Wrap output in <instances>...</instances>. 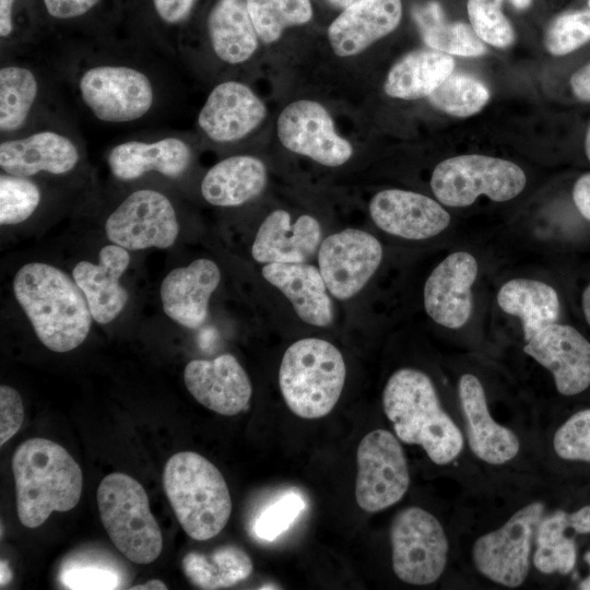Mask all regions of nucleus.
<instances>
[{"instance_id": "obj_1", "label": "nucleus", "mask_w": 590, "mask_h": 590, "mask_svg": "<svg viewBox=\"0 0 590 590\" xmlns=\"http://www.w3.org/2000/svg\"><path fill=\"white\" fill-rule=\"evenodd\" d=\"M143 57L131 47H70L54 68L92 117L128 125L150 117L162 103V78Z\"/></svg>"}, {"instance_id": "obj_2", "label": "nucleus", "mask_w": 590, "mask_h": 590, "mask_svg": "<svg viewBox=\"0 0 590 590\" xmlns=\"http://www.w3.org/2000/svg\"><path fill=\"white\" fill-rule=\"evenodd\" d=\"M12 285L20 307L47 349L64 353L84 342L92 315L73 278L51 264L30 262L17 270Z\"/></svg>"}, {"instance_id": "obj_3", "label": "nucleus", "mask_w": 590, "mask_h": 590, "mask_svg": "<svg viewBox=\"0 0 590 590\" xmlns=\"http://www.w3.org/2000/svg\"><path fill=\"white\" fill-rule=\"evenodd\" d=\"M382 408L397 437L421 446L434 463L448 464L462 451L463 436L425 373L414 368L394 371L385 386Z\"/></svg>"}, {"instance_id": "obj_4", "label": "nucleus", "mask_w": 590, "mask_h": 590, "mask_svg": "<svg viewBox=\"0 0 590 590\" xmlns=\"http://www.w3.org/2000/svg\"><path fill=\"white\" fill-rule=\"evenodd\" d=\"M16 510L27 528L43 524L52 511L73 509L82 494L83 475L71 455L46 438L21 444L12 458Z\"/></svg>"}, {"instance_id": "obj_5", "label": "nucleus", "mask_w": 590, "mask_h": 590, "mask_svg": "<svg viewBox=\"0 0 590 590\" xmlns=\"http://www.w3.org/2000/svg\"><path fill=\"white\" fill-rule=\"evenodd\" d=\"M163 486L177 521L193 540L217 535L232 512L231 494L220 470L200 453L172 456L163 472Z\"/></svg>"}, {"instance_id": "obj_6", "label": "nucleus", "mask_w": 590, "mask_h": 590, "mask_svg": "<svg viewBox=\"0 0 590 590\" xmlns=\"http://www.w3.org/2000/svg\"><path fill=\"white\" fill-rule=\"evenodd\" d=\"M346 366L340 350L319 338H305L283 354L279 386L288 409L306 420L329 414L342 393Z\"/></svg>"}, {"instance_id": "obj_7", "label": "nucleus", "mask_w": 590, "mask_h": 590, "mask_svg": "<svg viewBox=\"0 0 590 590\" xmlns=\"http://www.w3.org/2000/svg\"><path fill=\"white\" fill-rule=\"evenodd\" d=\"M97 506L108 536L128 559L150 564L160 556L162 532L135 479L120 472L106 475L98 485Z\"/></svg>"}, {"instance_id": "obj_8", "label": "nucleus", "mask_w": 590, "mask_h": 590, "mask_svg": "<svg viewBox=\"0 0 590 590\" xmlns=\"http://www.w3.org/2000/svg\"><path fill=\"white\" fill-rule=\"evenodd\" d=\"M28 48L1 50V139L24 133L63 116L55 98L54 75L28 57Z\"/></svg>"}, {"instance_id": "obj_9", "label": "nucleus", "mask_w": 590, "mask_h": 590, "mask_svg": "<svg viewBox=\"0 0 590 590\" xmlns=\"http://www.w3.org/2000/svg\"><path fill=\"white\" fill-rule=\"evenodd\" d=\"M526 174L515 163L492 156L468 154L440 162L430 178L435 197L448 206H468L481 194L503 202L517 197Z\"/></svg>"}, {"instance_id": "obj_10", "label": "nucleus", "mask_w": 590, "mask_h": 590, "mask_svg": "<svg viewBox=\"0 0 590 590\" xmlns=\"http://www.w3.org/2000/svg\"><path fill=\"white\" fill-rule=\"evenodd\" d=\"M80 134L62 116L0 141L1 172L36 177L73 173L82 162Z\"/></svg>"}, {"instance_id": "obj_11", "label": "nucleus", "mask_w": 590, "mask_h": 590, "mask_svg": "<svg viewBox=\"0 0 590 590\" xmlns=\"http://www.w3.org/2000/svg\"><path fill=\"white\" fill-rule=\"evenodd\" d=\"M392 568L405 583L425 586L444 573L448 539L438 519L421 507H408L390 527Z\"/></svg>"}, {"instance_id": "obj_12", "label": "nucleus", "mask_w": 590, "mask_h": 590, "mask_svg": "<svg viewBox=\"0 0 590 590\" xmlns=\"http://www.w3.org/2000/svg\"><path fill=\"white\" fill-rule=\"evenodd\" d=\"M105 233L110 243L127 250L165 249L175 244L179 234L177 211L162 190L138 188L109 213Z\"/></svg>"}, {"instance_id": "obj_13", "label": "nucleus", "mask_w": 590, "mask_h": 590, "mask_svg": "<svg viewBox=\"0 0 590 590\" xmlns=\"http://www.w3.org/2000/svg\"><path fill=\"white\" fill-rule=\"evenodd\" d=\"M543 512L542 503H531L497 530L481 535L472 548L476 569L502 586L522 585L529 573L532 540Z\"/></svg>"}, {"instance_id": "obj_14", "label": "nucleus", "mask_w": 590, "mask_h": 590, "mask_svg": "<svg viewBox=\"0 0 590 590\" xmlns=\"http://www.w3.org/2000/svg\"><path fill=\"white\" fill-rule=\"evenodd\" d=\"M355 498L367 512L397 504L410 485L408 460L398 438L386 429L369 432L356 451Z\"/></svg>"}, {"instance_id": "obj_15", "label": "nucleus", "mask_w": 590, "mask_h": 590, "mask_svg": "<svg viewBox=\"0 0 590 590\" xmlns=\"http://www.w3.org/2000/svg\"><path fill=\"white\" fill-rule=\"evenodd\" d=\"M192 161L191 143L172 131L130 137L115 143L106 154L111 175L125 182L151 174L176 180L189 170Z\"/></svg>"}, {"instance_id": "obj_16", "label": "nucleus", "mask_w": 590, "mask_h": 590, "mask_svg": "<svg viewBox=\"0 0 590 590\" xmlns=\"http://www.w3.org/2000/svg\"><path fill=\"white\" fill-rule=\"evenodd\" d=\"M382 246L368 232L346 228L326 237L318 266L329 293L341 300L355 296L382 261Z\"/></svg>"}, {"instance_id": "obj_17", "label": "nucleus", "mask_w": 590, "mask_h": 590, "mask_svg": "<svg viewBox=\"0 0 590 590\" xmlns=\"http://www.w3.org/2000/svg\"><path fill=\"white\" fill-rule=\"evenodd\" d=\"M276 132L288 151L324 166H341L353 155L352 144L338 134L332 117L316 101L288 104L278 118Z\"/></svg>"}, {"instance_id": "obj_18", "label": "nucleus", "mask_w": 590, "mask_h": 590, "mask_svg": "<svg viewBox=\"0 0 590 590\" xmlns=\"http://www.w3.org/2000/svg\"><path fill=\"white\" fill-rule=\"evenodd\" d=\"M266 116L264 103L247 84L226 80L210 92L198 114L197 125L209 141L231 144L252 133Z\"/></svg>"}, {"instance_id": "obj_19", "label": "nucleus", "mask_w": 590, "mask_h": 590, "mask_svg": "<svg viewBox=\"0 0 590 590\" xmlns=\"http://www.w3.org/2000/svg\"><path fill=\"white\" fill-rule=\"evenodd\" d=\"M523 352L553 374L559 393L574 396L590 386V343L574 327L551 323L527 341Z\"/></svg>"}, {"instance_id": "obj_20", "label": "nucleus", "mask_w": 590, "mask_h": 590, "mask_svg": "<svg viewBox=\"0 0 590 590\" xmlns=\"http://www.w3.org/2000/svg\"><path fill=\"white\" fill-rule=\"evenodd\" d=\"M477 271L476 259L467 251L452 252L435 267L424 285V308L436 323L459 329L468 322Z\"/></svg>"}, {"instance_id": "obj_21", "label": "nucleus", "mask_w": 590, "mask_h": 590, "mask_svg": "<svg viewBox=\"0 0 590 590\" xmlns=\"http://www.w3.org/2000/svg\"><path fill=\"white\" fill-rule=\"evenodd\" d=\"M184 381L197 402L225 416L245 410L252 394L246 370L232 354L190 361L185 367Z\"/></svg>"}, {"instance_id": "obj_22", "label": "nucleus", "mask_w": 590, "mask_h": 590, "mask_svg": "<svg viewBox=\"0 0 590 590\" xmlns=\"http://www.w3.org/2000/svg\"><path fill=\"white\" fill-rule=\"evenodd\" d=\"M369 214L384 232L410 240L437 236L450 223V214L434 199L402 189L377 192L369 201Z\"/></svg>"}, {"instance_id": "obj_23", "label": "nucleus", "mask_w": 590, "mask_h": 590, "mask_svg": "<svg viewBox=\"0 0 590 590\" xmlns=\"http://www.w3.org/2000/svg\"><path fill=\"white\" fill-rule=\"evenodd\" d=\"M220 281V268L205 258L172 270L160 288L164 312L185 328H200L208 319L210 297Z\"/></svg>"}, {"instance_id": "obj_24", "label": "nucleus", "mask_w": 590, "mask_h": 590, "mask_svg": "<svg viewBox=\"0 0 590 590\" xmlns=\"http://www.w3.org/2000/svg\"><path fill=\"white\" fill-rule=\"evenodd\" d=\"M130 263L129 250L109 244L98 252V262H78L72 278L87 302L92 318L101 324L113 321L128 302V292L119 283Z\"/></svg>"}, {"instance_id": "obj_25", "label": "nucleus", "mask_w": 590, "mask_h": 590, "mask_svg": "<svg viewBox=\"0 0 590 590\" xmlns=\"http://www.w3.org/2000/svg\"><path fill=\"white\" fill-rule=\"evenodd\" d=\"M321 225L303 214L292 223L282 209L272 211L260 224L251 246V256L259 263H299L308 260L320 246Z\"/></svg>"}, {"instance_id": "obj_26", "label": "nucleus", "mask_w": 590, "mask_h": 590, "mask_svg": "<svg viewBox=\"0 0 590 590\" xmlns=\"http://www.w3.org/2000/svg\"><path fill=\"white\" fill-rule=\"evenodd\" d=\"M458 393L472 452L491 464H503L514 459L520 449L519 439L511 429L491 416L479 378L472 374L462 375Z\"/></svg>"}, {"instance_id": "obj_27", "label": "nucleus", "mask_w": 590, "mask_h": 590, "mask_svg": "<svg viewBox=\"0 0 590 590\" xmlns=\"http://www.w3.org/2000/svg\"><path fill=\"white\" fill-rule=\"evenodd\" d=\"M402 16L401 0H358L330 24L328 38L339 57L358 55L391 33Z\"/></svg>"}, {"instance_id": "obj_28", "label": "nucleus", "mask_w": 590, "mask_h": 590, "mask_svg": "<svg viewBox=\"0 0 590 590\" xmlns=\"http://www.w3.org/2000/svg\"><path fill=\"white\" fill-rule=\"evenodd\" d=\"M262 276L280 290L302 321L328 327L333 320V306L319 268L305 262L267 263Z\"/></svg>"}, {"instance_id": "obj_29", "label": "nucleus", "mask_w": 590, "mask_h": 590, "mask_svg": "<svg viewBox=\"0 0 590 590\" xmlns=\"http://www.w3.org/2000/svg\"><path fill=\"white\" fill-rule=\"evenodd\" d=\"M205 33L213 57L228 67L249 61L259 46L246 0H216L206 16Z\"/></svg>"}, {"instance_id": "obj_30", "label": "nucleus", "mask_w": 590, "mask_h": 590, "mask_svg": "<svg viewBox=\"0 0 590 590\" xmlns=\"http://www.w3.org/2000/svg\"><path fill=\"white\" fill-rule=\"evenodd\" d=\"M267 180V167L260 158L247 154L232 155L204 174L200 192L214 206H239L258 197Z\"/></svg>"}, {"instance_id": "obj_31", "label": "nucleus", "mask_w": 590, "mask_h": 590, "mask_svg": "<svg viewBox=\"0 0 590 590\" xmlns=\"http://www.w3.org/2000/svg\"><path fill=\"white\" fill-rule=\"evenodd\" d=\"M497 304L503 311L520 319L526 342L559 315L557 292L548 284L531 279H512L498 291Z\"/></svg>"}, {"instance_id": "obj_32", "label": "nucleus", "mask_w": 590, "mask_h": 590, "mask_svg": "<svg viewBox=\"0 0 590 590\" xmlns=\"http://www.w3.org/2000/svg\"><path fill=\"white\" fill-rule=\"evenodd\" d=\"M453 58L438 50H414L403 56L389 71L384 88L402 99L428 96L451 74Z\"/></svg>"}, {"instance_id": "obj_33", "label": "nucleus", "mask_w": 590, "mask_h": 590, "mask_svg": "<svg viewBox=\"0 0 590 590\" xmlns=\"http://www.w3.org/2000/svg\"><path fill=\"white\" fill-rule=\"evenodd\" d=\"M181 567L189 582L199 589L215 590L234 586L252 573V562L240 547L226 544L211 554L187 553Z\"/></svg>"}, {"instance_id": "obj_34", "label": "nucleus", "mask_w": 590, "mask_h": 590, "mask_svg": "<svg viewBox=\"0 0 590 590\" xmlns=\"http://www.w3.org/2000/svg\"><path fill=\"white\" fill-rule=\"evenodd\" d=\"M413 16L425 44L435 50L462 57H476L486 51L472 26L447 22L437 2L415 8Z\"/></svg>"}, {"instance_id": "obj_35", "label": "nucleus", "mask_w": 590, "mask_h": 590, "mask_svg": "<svg viewBox=\"0 0 590 590\" xmlns=\"http://www.w3.org/2000/svg\"><path fill=\"white\" fill-rule=\"evenodd\" d=\"M576 527L571 514L557 510L543 517L536 530L533 564L543 574H569L576 564V544L569 530ZM577 533V532H576Z\"/></svg>"}, {"instance_id": "obj_36", "label": "nucleus", "mask_w": 590, "mask_h": 590, "mask_svg": "<svg viewBox=\"0 0 590 590\" xmlns=\"http://www.w3.org/2000/svg\"><path fill=\"white\" fill-rule=\"evenodd\" d=\"M259 40L271 44L290 26L304 25L312 17L310 0H246Z\"/></svg>"}, {"instance_id": "obj_37", "label": "nucleus", "mask_w": 590, "mask_h": 590, "mask_svg": "<svg viewBox=\"0 0 590 590\" xmlns=\"http://www.w3.org/2000/svg\"><path fill=\"white\" fill-rule=\"evenodd\" d=\"M428 99L448 115L468 117L484 107L489 99V91L474 76L451 73L428 95Z\"/></svg>"}, {"instance_id": "obj_38", "label": "nucleus", "mask_w": 590, "mask_h": 590, "mask_svg": "<svg viewBox=\"0 0 590 590\" xmlns=\"http://www.w3.org/2000/svg\"><path fill=\"white\" fill-rule=\"evenodd\" d=\"M39 185L32 177L0 174V224L16 225L30 219L42 203Z\"/></svg>"}, {"instance_id": "obj_39", "label": "nucleus", "mask_w": 590, "mask_h": 590, "mask_svg": "<svg viewBox=\"0 0 590 590\" xmlns=\"http://www.w3.org/2000/svg\"><path fill=\"white\" fill-rule=\"evenodd\" d=\"M503 0H468L470 24L484 42L506 48L515 40L511 23L502 10Z\"/></svg>"}, {"instance_id": "obj_40", "label": "nucleus", "mask_w": 590, "mask_h": 590, "mask_svg": "<svg viewBox=\"0 0 590 590\" xmlns=\"http://www.w3.org/2000/svg\"><path fill=\"white\" fill-rule=\"evenodd\" d=\"M590 40V10L565 12L548 25L544 44L555 56L569 54Z\"/></svg>"}, {"instance_id": "obj_41", "label": "nucleus", "mask_w": 590, "mask_h": 590, "mask_svg": "<svg viewBox=\"0 0 590 590\" xmlns=\"http://www.w3.org/2000/svg\"><path fill=\"white\" fill-rule=\"evenodd\" d=\"M306 507L302 494L287 491L266 506L257 516L253 532L257 538L273 541L285 532Z\"/></svg>"}, {"instance_id": "obj_42", "label": "nucleus", "mask_w": 590, "mask_h": 590, "mask_svg": "<svg viewBox=\"0 0 590 590\" xmlns=\"http://www.w3.org/2000/svg\"><path fill=\"white\" fill-rule=\"evenodd\" d=\"M554 450L565 460L590 462V409L570 416L555 433Z\"/></svg>"}, {"instance_id": "obj_43", "label": "nucleus", "mask_w": 590, "mask_h": 590, "mask_svg": "<svg viewBox=\"0 0 590 590\" xmlns=\"http://www.w3.org/2000/svg\"><path fill=\"white\" fill-rule=\"evenodd\" d=\"M60 580L68 589L105 590L121 588L118 570L96 563H76L64 567Z\"/></svg>"}, {"instance_id": "obj_44", "label": "nucleus", "mask_w": 590, "mask_h": 590, "mask_svg": "<svg viewBox=\"0 0 590 590\" xmlns=\"http://www.w3.org/2000/svg\"><path fill=\"white\" fill-rule=\"evenodd\" d=\"M24 406L20 393L12 387H0V445H4L22 426Z\"/></svg>"}, {"instance_id": "obj_45", "label": "nucleus", "mask_w": 590, "mask_h": 590, "mask_svg": "<svg viewBox=\"0 0 590 590\" xmlns=\"http://www.w3.org/2000/svg\"><path fill=\"white\" fill-rule=\"evenodd\" d=\"M194 2L196 0H152V5L158 22L172 31L188 19Z\"/></svg>"}, {"instance_id": "obj_46", "label": "nucleus", "mask_w": 590, "mask_h": 590, "mask_svg": "<svg viewBox=\"0 0 590 590\" xmlns=\"http://www.w3.org/2000/svg\"><path fill=\"white\" fill-rule=\"evenodd\" d=\"M46 13L56 21H73L91 12L101 0H42Z\"/></svg>"}, {"instance_id": "obj_47", "label": "nucleus", "mask_w": 590, "mask_h": 590, "mask_svg": "<svg viewBox=\"0 0 590 590\" xmlns=\"http://www.w3.org/2000/svg\"><path fill=\"white\" fill-rule=\"evenodd\" d=\"M574 203L579 213L590 221V173L579 177L573 189Z\"/></svg>"}, {"instance_id": "obj_48", "label": "nucleus", "mask_w": 590, "mask_h": 590, "mask_svg": "<svg viewBox=\"0 0 590 590\" xmlns=\"http://www.w3.org/2000/svg\"><path fill=\"white\" fill-rule=\"evenodd\" d=\"M570 86L579 99L590 102V62L571 75Z\"/></svg>"}, {"instance_id": "obj_49", "label": "nucleus", "mask_w": 590, "mask_h": 590, "mask_svg": "<svg viewBox=\"0 0 590 590\" xmlns=\"http://www.w3.org/2000/svg\"><path fill=\"white\" fill-rule=\"evenodd\" d=\"M571 518L579 534L590 533V505L583 506L575 512Z\"/></svg>"}, {"instance_id": "obj_50", "label": "nucleus", "mask_w": 590, "mask_h": 590, "mask_svg": "<svg viewBox=\"0 0 590 590\" xmlns=\"http://www.w3.org/2000/svg\"><path fill=\"white\" fill-rule=\"evenodd\" d=\"M130 589L132 590H161V589L166 590L167 587L163 581L158 579H153V580L146 581L145 583L131 587Z\"/></svg>"}, {"instance_id": "obj_51", "label": "nucleus", "mask_w": 590, "mask_h": 590, "mask_svg": "<svg viewBox=\"0 0 590 590\" xmlns=\"http://www.w3.org/2000/svg\"><path fill=\"white\" fill-rule=\"evenodd\" d=\"M582 310L585 318L590 326V283L587 285L582 293Z\"/></svg>"}, {"instance_id": "obj_52", "label": "nucleus", "mask_w": 590, "mask_h": 590, "mask_svg": "<svg viewBox=\"0 0 590 590\" xmlns=\"http://www.w3.org/2000/svg\"><path fill=\"white\" fill-rule=\"evenodd\" d=\"M1 568H0V585L1 588L5 586L12 578V571L10 567L8 566V563L5 560H1Z\"/></svg>"}, {"instance_id": "obj_53", "label": "nucleus", "mask_w": 590, "mask_h": 590, "mask_svg": "<svg viewBox=\"0 0 590 590\" xmlns=\"http://www.w3.org/2000/svg\"><path fill=\"white\" fill-rule=\"evenodd\" d=\"M328 1L332 5L344 10L347 7L352 5L353 3L357 2L358 0H328Z\"/></svg>"}, {"instance_id": "obj_54", "label": "nucleus", "mask_w": 590, "mask_h": 590, "mask_svg": "<svg viewBox=\"0 0 590 590\" xmlns=\"http://www.w3.org/2000/svg\"><path fill=\"white\" fill-rule=\"evenodd\" d=\"M585 559L590 566V551L586 553ZM579 589L590 590V575L579 583Z\"/></svg>"}, {"instance_id": "obj_55", "label": "nucleus", "mask_w": 590, "mask_h": 590, "mask_svg": "<svg viewBox=\"0 0 590 590\" xmlns=\"http://www.w3.org/2000/svg\"><path fill=\"white\" fill-rule=\"evenodd\" d=\"M509 1L518 10H526L532 3V0H509Z\"/></svg>"}, {"instance_id": "obj_56", "label": "nucleus", "mask_w": 590, "mask_h": 590, "mask_svg": "<svg viewBox=\"0 0 590 590\" xmlns=\"http://www.w3.org/2000/svg\"><path fill=\"white\" fill-rule=\"evenodd\" d=\"M585 150H586L587 157L590 161V125H589L587 133H586Z\"/></svg>"}, {"instance_id": "obj_57", "label": "nucleus", "mask_w": 590, "mask_h": 590, "mask_svg": "<svg viewBox=\"0 0 590 590\" xmlns=\"http://www.w3.org/2000/svg\"><path fill=\"white\" fill-rule=\"evenodd\" d=\"M588 5H589V8H590V0H588Z\"/></svg>"}]
</instances>
